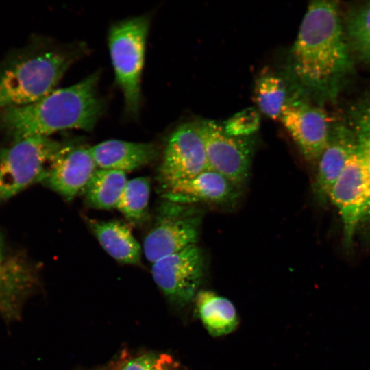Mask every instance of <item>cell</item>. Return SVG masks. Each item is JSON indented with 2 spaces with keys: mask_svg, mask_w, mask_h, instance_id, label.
I'll use <instances>...</instances> for the list:
<instances>
[{
  "mask_svg": "<svg viewBox=\"0 0 370 370\" xmlns=\"http://www.w3.org/2000/svg\"><path fill=\"white\" fill-rule=\"evenodd\" d=\"M293 74L307 90L323 97L337 92L351 62L337 3L308 5L291 51Z\"/></svg>",
  "mask_w": 370,
  "mask_h": 370,
  "instance_id": "1",
  "label": "cell"
},
{
  "mask_svg": "<svg viewBox=\"0 0 370 370\" xmlns=\"http://www.w3.org/2000/svg\"><path fill=\"white\" fill-rule=\"evenodd\" d=\"M95 72L72 86L55 89L41 99L0 111V127L14 140L45 136L70 129L91 131L103 110Z\"/></svg>",
  "mask_w": 370,
  "mask_h": 370,
  "instance_id": "2",
  "label": "cell"
},
{
  "mask_svg": "<svg viewBox=\"0 0 370 370\" xmlns=\"http://www.w3.org/2000/svg\"><path fill=\"white\" fill-rule=\"evenodd\" d=\"M82 49L38 45L6 60L0 67V110L34 102L55 90Z\"/></svg>",
  "mask_w": 370,
  "mask_h": 370,
  "instance_id": "3",
  "label": "cell"
},
{
  "mask_svg": "<svg viewBox=\"0 0 370 370\" xmlns=\"http://www.w3.org/2000/svg\"><path fill=\"white\" fill-rule=\"evenodd\" d=\"M149 18L139 16L116 22L108 34V47L115 79L123 95L125 110L137 116Z\"/></svg>",
  "mask_w": 370,
  "mask_h": 370,
  "instance_id": "4",
  "label": "cell"
},
{
  "mask_svg": "<svg viewBox=\"0 0 370 370\" xmlns=\"http://www.w3.org/2000/svg\"><path fill=\"white\" fill-rule=\"evenodd\" d=\"M62 145L49 137L14 140L0 153V204L44 180L49 165Z\"/></svg>",
  "mask_w": 370,
  "mask_h": 370,
  "instance_id": "5",
  "label": "cell"
},
{
  "mask_svg": "<svg viewBox=\"0 0 370 370\" xmlns=\"http://www.w3.org/2000/svg\"><path fill=\"white\" fill-rule=\"evenodd\" d=\"M203 213L195 205L166 201L158 209L154 223L147 234L143 250L151 264L196 244Z\"/></svg>",
  "mask_w": 370,
  "mask_h": 370,
  "instance_id": "6",
  "label": "cell"
},
{
  "mask_svg": "<svg viewBox=\"0 0 370 370\" xmlns=\"http://www.w3.org/2000/svg\"><path fill=\"white\" fill-rule=\"evenodd\" d=\"M202 136L209 169L242 188L248 181L254 143L248 137L229 135L214 121L197 123Z\"/></svg>",
  "mask_w": 370,
  "mask_h": 370,
  "instance_id": "7",
  "label": "cell"
},
{
  "mask_svg": "<svg viewBox=\"0 0 370 370\" xmlns=\"http://www.w3.org/2000/svg\"><path fill=\"white\" fill-rule=\"evenodd\" d=\"M206 269L204 253L194 244L153 263L151 273L164 295L173 303L182 306L198 293Z\"/></svg>",
  "mask_w": 370,
  "mask_h": 370,
  "instance_id": "8",
  "label": "cell"
},
{
  "mask_svg": "<svg viewBox=\"0 0 370 370\" xmlns=\"http://www.w3.org/2000/svg\"><path fill=\"white\" fill-rule=\"evenodd\" d=\"M208 169L197 123L181 125L169 137L158 168L157 179L161 193Z\"/></svg>",
  "mask_w": 370,
  "mask_h": 370,
  "instance_id": "9",
  "label": "cell"
},
{
  "mask_svg": "<svg viewBox=\"0 0 370 370\" xmlns=\"http://www.w3.org/2000/svg\"><path fill=\"white\" fill-rule=\"evenodd\" d=\"M329 199L339 212L343 241L349 247L359 224L363 221L370 199L367 176L356 145L330 190Z\"/></svg>",
  "mask_w": 370,
  "mask_h": 370,
  "instance_id": "10",
  "label": "cell"
},
{
  "mask_svg": "<svg viewBox=\"0 0 370 370\" xmlns=\"http://www.w3.org/2000/svg\"><path fill=\"white\" fill-rule=\"evenodd\" d=\"M97 169L89 147L62 144L51 160L42 182L70 201L82 192Z\"/></svg>",
  "mask_w": 370,
  "mask_h": 370,
  "instance_id": "11",
  "label": "cell"
},
{
  "mask_svg": "<svg viewBox=\"0 0 370 370\" xmlns=\"http://www.w3.org/2000/svg\"><path fill=\"white\" fill-rule=\"evenodd\" d=\"M280 120L305 158L318 160L331 135L325 114L320 108L302 101H289Z\"/></svg>",
  "mask_w": 370,
  "mask_h": 370,
  "instance_id": "12",
  "label": "cell"
},
{
  "mask_svg": "<svg viewBox=\"0 0 370 370\" xmlns=\"http://www.w3.org/2000/svg\"><path fill=\"white\" fill-rule=\"evenodd\" d=\"M241 189L222 175L208 169L174 185L162 196L166 201L181 204L227 206L237 201Z\"/></svg>",
  "mask_w": 370,
  "mask_h": 370,
  "instance_id": "13",
  "label": "cell"
},
{
  "mask_svg": "<svg viewBox=\"0 0 370 370\" xmlns=\"http://www.w3.org/2000/svg\"><path fill=\"white\" fill-rule=\"evenodd\" d=\"M89 149L98 169L124 173L147 164L158 155V149L153 143L116 139L101 142Z\"/></svg>",
  "mask_w": 370,
  "mask_h": 370,
  "instance_id": "14",
  "label": "cell"
},
{
  "mask_svg": "<svg viewBox=\"0 0 370 370\" xmlns=\"http://www.w3.org/2000/svg\"><path fill=\"white\" fill-rule=\"evenodd\" d=\"M355 149L349 129L341 127L333 135L318 159V168L313 186L316 197L321 202L329 199L330 190Z\"/></svg>",
  "mask_w": 370,
  "mask_h": 370,
  "instance_id": "15",
  "label": "cell"
},
{
  "mask_svg": "<svg viewBox=\"0 0 370 370\" xmlns=\"http://www.w3.org/2000/svg\"><path fill=\"white\" fill-rule=\"evenodd\" d=\"M92 232L103 249L116 261L128 264L140 262L142 249L128 225L119 221L88 220Z\"/></svg>",
  "mask_w": 370,
  "mask_h": 370,
  "instance_id": "16",
  "label": "cell"
},
{
  "mask_svg": "<svg viewBox=\"0 0 370 370\" xmlns=\"http://www.w3.org/2000/svg\"><path fill=\"white\" fill-rule=\"evenodd\" d=\"M196 296L200 319L212 336L227 334L234 330L238 318L229 299L209 291H199Z\"/></svg>",
  "mask_w": 370,
  "mask_h": 370,
  "instance_id": "17",
  "label": "cell"
},
{
  "mask_svg": "<svg viewBox=\"0 0 370 370\" xmlns=\"http://www.w3.org/2000/svg\"><path fill=\"white\" fill-rule=\"evenodd\" d=\"M127 181L124 172L97 168L82 190L86 204L97 209L116 208Z\"/></svg>",
  "mask_w": 370,
  "mask_h": 370,
  "instance_id": "18",
  "label": "cell"
},
{
  "mask_svg": "<svg viewBox=\"0 0 370 370\" xmlns=\"http://www.w3.org/2000/svg\"><path fill=\"white\" fill-rule=\"evenodd\" d=\"M349 126L370 188V95L352 109ZM365 221L370 225V199L362 222Z\"/></svg>",
  "mask_w": 370,
  "mask_h": 370,
  "instance_id": "19",
  "label": "cell"
},
{
  "mask_svg": "<svg viewBox=\"0 0 370 370\" xmlns=\"http://www.w3.org/2000/svg\"><path fill=\"white\" fill-rule=\"evenodd\" d=\"M32 276L25 269L18 271L7 267L0 247V311L12 315L16 312L19 301L29 287Z\"/></svg>",
  "mask_w": 370,
  "mask_h": 370,
  "instance_id": "20",
  "label": "cell"
},
{
  "mask_svg": "<svg viewBox=\"0 0 370 370\" xmlns=\"http://www.w3.org/2000/svg\"><path fill=\"white\" fill-rule=\"evenodd\" d=\"M150 182L146 177L127 181L116 208L131 223L143 222L148 212Z\"/></svg>",
  "mask_w": 370,
  "mask_h": 370,
  "instance_id": "21",
  "label": "cell"
},
{
  "mask_svg": "<svg viewBox=\"0 0 370 370\" xmlns=\"http://www.w3.org/2000/svg\"><path fill=\"white\" fill-rule=\"evenodd\" d=\"M286 89L283 80L273 74L259 77L255 84L254 99L259 110L270 119H280L287 103Z\"/></svg>",
  "mask_w": 370,
  "mask_h": 370,
  "instance_id": "22",
  "label": "cell"
},
{
  "mask_svg": "<svg viewBox=\"0 0 370 370\" xmlns=\"http://www.w3.org/2000/svg\"><path fill=\"white\" fill-rule=\"evenodd\" d=\"M347 30L354 51L362 60L370 62V3L352 14Z\"/></svg>",
  "mask_w": 370,
  "mask_h": 370,
  "instance_id": "23",
  "label": "cell"
},
{
  "mask_svg": "<svg viewBox=\"0 0 370 370\" xmlns=\"http://www.w3.org/2000/svg\"><path fill=\"white\" fill-rule=\"evenodd\" d=\"M223 126L230 136H251L259 128L260 116L254 108H247L232 116Z\"/></svg>",
  "mask_w": 370,
  "mask_h": 370,
  "instance_id": "24",
  "label": "cell"
},
{
  "mask_svg": "<svg viewBox=\"0 0 370 370\" xmlns=\"http://www.w3.org/2000/svg\"><path fill=\"white\" fill-rule=\"evenodd\" d=\"M117 370H172V369L166 356L147 354L128 360Z\"/></svg>",
  "mask_w": 370,
  "mask_h": 370,
  "instance_id": "25",
  "label": "cell"
}]
</instances>
